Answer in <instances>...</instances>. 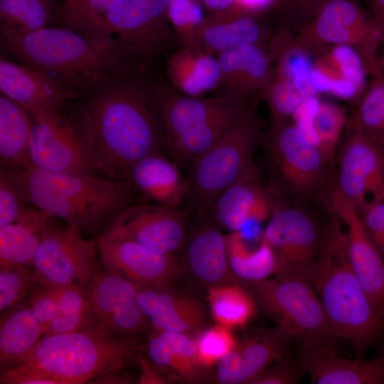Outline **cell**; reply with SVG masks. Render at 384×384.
<instances>
[{
	"instance_id": "36",
	"label": "cell",
	"mask_w": 384,
	"mask_h": 384,
	"mask_svg": "<svg viewBox=\"0 0 384 384\" xmlns=\"http://www.w3.org/2000/svg\"><path fill=\"white\" fill-rule=\"evenodd\" d=\"M50 0H0L1 35L31 33L46 27L50 21Z\"/></svg>"
},
{
	"instance_id": "38",
	"label": "cell",
	"mask_w": 384,
	"mask_h": 384,
	"mask_svg": "<svg viewBox=\"0 0 384 384\" xmlns=\"http://www.w3.org/2000/svg\"><path fill=\"white\" fill-rule=\"evenodd\" d=\"M347 122L346 111L343 107L330 102H319L312 126L316 145L331 166L334 164L336 149Z\"/></svg>"
},
{
	"instance_id": "10",
	"label": "cell",
	"mask_w": 384,
	"mask_h": 384,
	"mask_svg": "<svg viewBox=\"0 0 384 384\" xmlns=\"http://www.w3.org/2000/svg\"><path fill=\"white\" fill-rule=\"evenodd\" d=\"M383 34L381 26L358 0H326L292 37L284 53H318L329 46L346 45L361 54L369 72L379 68L378 50Z\"/></svg>"
},
{
	"instance_id": "53",
	"label": "cell",
	"mask_w": 384,
	"mask_h": 384,
	"mask_svg": "<svg viewBox=\"0 0 384 384\" xmlns=\"http://www.w3.org/2000/svg\"><path fill=\"white\" fill-rule=\"evenodd\" d=\"M329 93L346 100H351L354 103L362 95L360 90L351 82L343 79H331Z\"/></svg>"
},
{
	"instance_id": "20",
	"label": "cell",
	"mask_w": 384,
	"mask_h": 384,
	"mask_svg": "<svg viewBox=\"0 0 384 384\" xmlns=\"http://www.w3.org/2000/svg\"><path fill=\"white\" fill-rule=\"evenodd\" d=\"M276 196L263 184L257 169L223 192L205 214L230 233L259 224L270 218Z\"/></svg>"
},
{
	"instance_id": "40",
	"label": "cell",
	"mask_w": 384,
	"mask_h": 384,
	"mask_svg": "<svg viewBox=\"0 0 384 384\" xmlns=\"http://www.w3.org/2000/svg\"><path fill=\"white\" fill-rule=\"evenodd\" d=\"M39 284L31 267L12 266L1 268V314L23 302Z\"/></svg>"
},
{
	"instance_id": "54",
	"label": "cell",
	"mask_w": 384,
	"mask_h": 384,
	"mask_svg": "<svg viewBox=\"0 0 384 384\" xmlns=\"http://www.w3.org/2000/svg\"><path fill=\"white\" fill-rule=\"evenodd\" d=\"M311 82L314 89L319 92H329L331 87V78L313 67L310 72Z\"/></svg>"
},
{
	"instance_id": "3",
	"label": "cell",
	"mask_w": 384,
	"mask_h": 384,
	"mask_svg": "<svg viewBox=\"0 0 384 384\" xmlns=\"http://www.w3.org/2000/svg\"><path fill=\"white\" fill-rule=\"evenodd\" d=\"M1 47L24 65L55 75L71 90L129 74L138 62L117 41L68 28L1 35Z\"/></svg>"
},
{
	"instance_id": "7",
	"label": "cell",
	"mask_w": 384,
	"mask_h": 384,
	"mask_svg": "<svg viewBox=\"0 0 384 384\" xmlns=\"http://www.w3.org/2000/svg\"><path fill=\"white\" fill-rule=\"evenodd\" d=\"M262 144L270 175L267 188L274 196L324 204L334 185L331 166L295 122H272Z\"/></svg>"
},
{
	"instance_id": "21",
	"label": "cell",
	"mask_w": 384,
	"mask_h": 384,
	"mask_svg": "<svg viewBox=\"0 0 384 384\" xmlns=\"http://www.w3.org/2000/svg\"><path fill=\"white\" fill-rule=\"evenodd\" d=\"M1 94L20 105L29 114L58 113L76 91L50 75L1 56Z\"/></svg>"
},
{
	"instance_id": "35",
	"label": "cell",
	"mask_w": 384,
	"mask_h": 384,
	"mask_svg": "<svg viewBox=\"0 0 384 384\" xmlns=\"http://www.w3.org/2000/svg\"><path fill=\"white\" fill-rule=\"evenodd\" d=\"M208 299L213 319L230 329L244 326L255 313L253 298L239 286L213 285L209 289Z\"/></svg>"
},
{
	"instance_id": "37",
	"label": "cell",
	"mask_w": 384,
	"mask_h": 384,
	"mask_svg": "<svg viewBox=\"0 0 384 384\" xmlns=\"http://www.w3.org/2000/svg\"><path fill=\"white\" fill-rule=\"evenodd\" d=\"M329 48L317 58L314 67L329 78L351 82L363 94L368 75L363 57L349 46L336 45Z\"/></svg>"
},
{
	"instance_id": "24",
	"label": "cell",
	"mask_w": 384,
	"mask_h": 384,
	"mask_svg": "<svg viewBox=\"0 0 384 384\" xmlns=\"http://www.w3.org/2000/svg\"><path fill=\"white\" fill-rule=\"evenodd\" d=\"M302 365L313 383L384 384V353L371 360H348L334 348L304 349Z\"/></svg>"
},
{
	"instance_id": "47",
	"label": "cell",
	"mask_w": 384,
	"mask_h": 384,
	"mask_svg": "<svg viewBox=\"0 0 384 384\" xmlns=\"http://www.w3.org/2000/svg\"><path fill=\"white\" fill-rule=\"evenodd\" d=\"M169 344L179 359L191 370L198 380L203 376L206 368L201 363L195 338L186 334L156 331Z\"/></svg>"
},
{
	"instance_id": "29",
	"label": "cell",
	"mask_w": 384,
	"mask_h": 384,
	"mask_svg": "<svg viewBox=\"0 0 384 384\" xmlns=\"http://www.w3.org/2000/svg\"><path fill=\"white\" fill-rule=\"evenodd\" d=\"M53 218L29 208L14 222L0 228V269L31 267L43 232Z\"/></svg>"
},
{
	"instance_id": "41",
	"label": "cell",
	"mask_w": 384,
	"mask_h": 384,
	"mask_svg": "<svg viewBox=\"0 0 384 384\" xmlns=\"http://www.w3.org/2000/svg\"><path fill=\"white\" fill-rule=\"evenodd\" d=\"M263 94L270 111L272 122L289 119L305 101L292 81L277 70Z\"/></svg>"
},
{
	"instance_id": "11",
	"label": "cell",
	"mask_w": 384,
	"mask_h": 384,
	"mask_svg": "<svg viewBox=\"0 0 384 384\" xmlns=\"http://www.w3.org/2000/svg\"><path fill=\"white\" fill-rule=\"evenodd\" d=\"M170 0H117L85 28L86 34L112 39L139 63L178 43L168 16Z\"/></svg>"
},
{
	"instance_id": "39",
	"label": "cell",
	"mask_w": 384,
	"mask_h": 384,
	"mask_svg": "<svg viewBox=\"0 0 384 384\" xmlns=\"http://www.w3.org/2000/svg\"><path fill=\"white\" fill-rule=\"evenodd\" d=\"M169 21L180 46L203 49L198 40L197 32L203 23L201 6L194 0H170L168 7Z\"/></svg>"
},
{
	"instance_id": "48",
	"label": "cell",
	"mask_w": 384,
	"mask_h": 384,
	"mask_svg": "<svg viewBox=\"0 0 384 384\" xmlns=\"http://www.w3.org/2000/svg\"><path fill=\"white\" fill-rule=\"evenodd\" d=\"M26 302L45 334L58 310V288L39 284Z\"/></svg>"
},
{
	"instance_id": "45",
	"label": "cell",
	"mask_w": 384,
	"mask_h": 384,
	"mask_svg": "<svg viewBox=\"0 0 384 384\" xmlns=\"http://www.w3.org/2000/svg\"><path fill=\"white\" fill-rule=\"evenodd\" d=\"M277 70L286 75L294 83L295 87L306 101L316 97L317 91L313 87L310 65L306 53L299 51H287L277 60Z\"/></svg>"
},
{
	"instance_id": "33",
	"label": "cell",
	"mask_w": 384,
	"mask_h": 384,
	"mask_svg": "<svg viewBox=\"0 0 384 384\" xmlns=\"http://www.w3.org/2000/svg\"><path fill=\"white\" fill-rule=\"evenodd\" d=\"M225 239L230 268L238 278L251 282L276 274L274 255L263 238L255 250L248 249L238 232L230 233Z\"/></svg>"
},
{
	"instance_id": "31",
	"label": "cell",
	"mask_w": 384,
	"mask_h": 384,
	"mask_svg": "<svg viewBox=\"0 0 384 384\" xmlns=\"http://www.w3.org/2000/svg\"><path fill=\"white\" fill-rule=\"evenodd\" d=\"M197 36L201 47L212 54L243 44L264 46L269 38V32L255 17L238 15L203 20Z\"/></svg>"
},
{
	"instance_id": "32",
	"label": "cell",
	"mask_w": 384,
	"mask_h": 384,
	"mask_svg": "<svg viewBox=\"0 0 384 384\" xmlns=\"http://www.w3.org/2000/svg\"><path fill=\"white\" fill-rule=\"evenodd\" d=\"M28 113L4 95L0 97L1 165L11 169H32L31 124Z\"/></svg>"
},
{
	"instance_id": "12",
	"label": "cell",
	"mask_w": 384,
	"mask_h": 384,
	"mask_svg": "<svg viewBox=\"0 0 384 384\" xmlns=\"http://www.w3.org/2000/svg\"><path fill=\"white\" fill-rule=\"evenodd\" d=\"M304 205L276 198L262 234L276 259L275 274L307 275L319 254L326 223L322 225L316 213Z\"/></svg>"
},
{
	"instance_id": "6",
	"label": "cell",
	"mask_w": 384,
	"mask_h": 384,
	"mask_svg": "<svg viewBox=\"0 0 384 384\" xmlns=\"http://www.w3.org/2000/svg\"><path fill=\"white\" fill-rule=\"evenodd\" d=\"M156 102L164 145L170 159L186 169L233 130L255 103L225 93L191 97L172 87L159 90Z\"/></svg>"
},
{
	"instance_id": "19",
	"label": "cell",
	"mask_w": 384,
	"mask_h": 384,
	"mask_svg": "<svg viewBox=\"0 0 384 384\" xmlns=\"http://www.w3.org/2000/svg\"><path fill=\"white\" fill-rule=\"evenodd\" d=\"M102 267L138 286L164 287L179 272L174 255L153 251L134 242L96 238Z\"/></svg>"
},
{
	"instance_id": "52",
	"label": "cell",
	"mask_w": 384,
	"mask_h": 384,
	"mask_svg": "<svg viewBox=\"0 0 384 384\" xmlns=\"http://www.w3.org/2000/svg\"><path fill=\"white\" fill-rule=\"evenodd\" d=\"M137 362L141 368L139 383L141 384H164L169 380L154 366L151 362L139 356Z\"/></svg>"
},
{
	"instance_id": "8",
	"label": "cell",
	"mask_w": 384,
	"mask_h": 384,
	"mask_svg": "<svg viewBox=\"0 0 384 384\" xmlns=\"http://www.w3.org/2000/svg\"><path fill=\"white\" fill-rule=\"evenodd\" d=\"M263 134L255 103L233 130L188 168L186 210L205 213L223 192L257 169L255 154Z\"/></svg>"
},
{
	"instance_id": "9",
	"label": "cell",
	"mask_w": 384,
	"mask_h": 384,
	"mask_svg": "<svg viewBox=\"0 0 384 384\" xmlns=\"http://www.w3.org/2000/svg\"><path fill=\"white\" fill-rule=\"evenodd\" d=\"M247 283L277 328L290 339L304 349L334 348L337 338L306 274H279Z\"/></svg>"
},
{
	"instance_id": "58",
	"label": "cell",
	"mask_w": 384,
	"mask_h": 384,
	"mask_svg": "<svg viewBox=\"0 0 384 384\" xmlns=\"http://www.w3.org/2000/svg\"><path fill=\"white\" fill-rule=\"evenodd\" d=\"M209 8L216 10H223L229 8L235 0H202Z\"/></svg>"
},
{
	"instance_id": "15",
	"label": "cell",
	"mask_w": 384,
	"mask_h": 384,
	"mask_svg": "<svg viewBox=\"0 0 384 384\" xmlns=\"http://www.w3.org/2000/svg\"><path fill=\"white\" fill-rule=\"evenodd\" d=\"M188 215L181 208L135 203L119 213L97 237L129 240L174 255L184 243Z\"/></svg>"
},
{
	"instance_id": "4",
	"label": "cell",
	"mask_w": 384,
	"mask_h": 384,
	"mask_svg": "<svg viewBox=\"0 0 384 384\" xmlns=\"http://www.w3.org/2000/svg\"><path fill=\"white\" fill-rule=\"evenodd\" d=\"M6 168L31 204L82 233L97 237L119 213L136 203V191L129 183L101 175Z\"/></svg>"
},
{
	"instance_id": "42",
	"label": "cell",
	"mask_w": 384,
	"mask_h": 384,
	"mask_svg": "<svg viewBox=\"0 0 384 384\" xmlns=\"http://www.w3.org/2000/svg\"><path fill=\"white\" fill-rule=\"evenodd\" d=\"M195 341L200 360L207 368L218 363L238 343L230 329L219 324L201 331Z\"/></svg>"
},
{
	"instance_id": "55",
	"label": "cell",
	"mask_w": 384,
	"mask_h": 384,
	"mask_svg": "<svg viewBox=\"0 0 384 384\" xmlns=\"http://www.w3.org/2000/svg\"><path fill=\"white\" fill-rule=\"evenodd\" d=\"M130 380L121 371H112L97 377L91 383H129Z\"/></svg>"
},
{
	"instance_id": "14",
	"label": "cell",
	"mask_w": 384,
	"mask_h": 384,
	"mask_svg": "<svg viewBox=\"0 0 384 384\" xmlns=\"http://www.w3.org/2000/svg\"><path fill=\"white\" fill-rule=\"evenodd\" d=\"M334 187L362 214L384 200V149L347 122L338 144Z\"/></svg>"
},
{
	"instance_id": "23",
	"label": "cell",
	"mask_w": 384,
	"mask_h": 384,
	"mask_svg": "<svg viewBox=\"0 0 384 384\" xmlns=\"http://www.w3.org/2000/svg\"><path fill=\"white\" fill-rule=\"evenodd\" d=\"M289 340L276 328L238 343L218 363L217 380L223 384H250L270 364L285 357Z\"/></svg>"
},
{
	"instance_id": "25",
	"label": "cell",
	"mask_w": 384,
	"mask_h": 384,
	"mask_svg": "<svg viewBox=\"0 0 384 384\" xmlns=\"http://www.w3.org/2000/svg\"><path fill=\"white\" fill-rule=\"evenodd\" d=\"M130 186L156 203L180 208L186 203L188 183L181 169L161 153L149 155L132 167Z\"/></svg>"
},
{
	"instance_id": "50",
	"label": "cell",
	"mask_w": 384,
	"mask_h": 384,
	"mask_svg": "<svg viewBox=\"0 0 384 384\" xmlns=\"http://www.w3.org/2000/svg\"><path fill=\"white\" fill-rule=\"evenodd\" d=\"M302 370V363L298 365L282 358L277 365L262 371L250 384H296L299 382Z\"/></svg>"
},
{
	"instance_id": "44",
	"label": "cell",
	"mask_w": 384,
	"mask_h": 384,
	"mask_svg": "<svg viewBox=\"0 0 384 384\" xmlns=\"http://www.w3.org/2000/svg\"><path fill=\"white\" fill-rule=\"evenodd\" d=\"M30 204L23 191L9 173L1 166L0 170V228L16 221Z\"/></svg>"
},
{
	"instance_id": "16",
	"label": "cell",
	"mask_w": 384,
	"mask_h": 384,
	"mask_svg": "<svg viewBox=\"0 0 384 384\" xmlns=\"http://www.w3.org/2000/svg\"><path fill=\"white\" fill-rule=\"evenodd\" d=\"M32 117L33 168L51 172L95 174L80 133L60 112H41Z\"/></svg>"
},
{
	"instance_id": "18",
	"label": "cell",
	"mask_w": 384,
	"mask_h": 384,
	"mask_svg": "<svg viewBox=\"0 0 384 384\" xmlns=\"http://www.w3.org/2000/svg\"><path fill=\"white\" fill-rule=\"evenodd\" d=\"M138 287L101 268L84 288L96 326L124 336L149 328L150 323L137 303Z\"/></svg>"
},
{
	"instance_id": "34",
	"label": "cell",
	"mask_w": 384,
	"mask_h": 384,
	"mask_svg": "<svg viewBox=\"0 0 384 384\" xmlns=\"http://www.w3.org/2000/svg\"><path fill=\"white\" fill-rule=\"evenodd\" d=\"M369 75L371 80L355 102L348 123L384 146V73L379 68Z\"/></svg>"
},
{
	"instance_id": "5",
	"label": "cell",
	"mask_w": 384,
	"mask_h": 384,
	"mask_svg": "<svg viewBox=\"0 0 384 384\" xmlns=\"http://www.w3.org/2000/svg\"><path fill=\"white\" fill-rule=\"evenodd\" d=\"M328 213L321 247L307 275L336 338L348 339L357 358H361L380 336L384 320L375 311L352 267L341 223Z\"/></svg>"
},
{
	"instance_id": "26",
	"label": "cell",
	"mask_w": 384,
	"mask_h": 384,
	"mask_svg": "<svg viewBox=\"0 0 384 384\" xmlns=\"http://www.w3.org/2000/svg\"><path fill=\"white\" fill-rule=\"evenodd\" d=\"M163 287H138L137 303L155 331L190 334L205 319L201 304L190 297L174 296Z\"/></svg>"
},
{
	"instance_id": "43",
	"label": "cell",
	"mask_w": 384,
	"mask_h": 384,
	"mask_svg": "<svg viewBox=\"0 0 384 384\" xmlns=\"http://www.w3.org/2000/svg\"><path fill=\"white\" fill-rule=\"evenodd\" d=\"M147 351L154 366L163 374L171 373L184 381H197L191 370L179 359L168 342L154 331L148 338Z\"/></svg>"
},
{
	"instance_id": "56",
	"label": "cell",
	"mask_w": 384,
	"mask_h": 384,
	"mask_svg": "<svg viewBox=\"0 0 384 384\" xmlns=\"http://www.w3.org/2000/svg\"><path fill=\"white\" fill-rule=\"evenodd\" d=\"M370 8L373 17L384 29V0H366Z\"/></svg>"
},
{
	"instance_id": "2",
	"label": "cell",
	"mask_w": 384,
	"mask_h": 384,
	"mask_svg": "<svg viewBox=\"0 0 384 384\" xmlns=\"http://www.w3.org/2000/svg\"><path fill=\"white\" fill-rule=\"evenodd\" d=\"M141 346L133 336L100 326L43 336L17 364L1 370V384L91 383L137 361Z\"/></svg>"
},
{
	"instance_id": "46",
	"label": "cell",
	"mask_w": 384,
	"mask_h": 384,
	"mask_svg": "<svg viewBox=\"0 0 384 384\" xmlns=\"http://www.w3.org/2000/svg\"><path fill=\"white\" fill-rule=\"evenodd\" d=\"M117 0H80L65 9H57L58 20L65 28L83 31L97 16L107 11Z\"/></svg>"
},
{
	"instance_id": "59",
	"label": "cell",
	"mask_w": 384,
	"mask_h": 384,
	"mask_svg": "<svg viewBox=\"0 0 384 384\" xmlns=\"http://www.w3.org/2000/svg\"><path fill=\"white\" fill-rule=\"evenodd\" d=\"M384 31V29H383ZM381 51L380 55H378V64L380 69L382 70V72L384 73V34H383V38L381 43Z\"/></svg>"
},
{
	"instance_id": "60",
	"label": "cell",
	"mask_w": 384,
	"mask_h": 384,
	"mask_svg": "<svg viewBox=\"0 0 384 384\" xmlns=\"http://www.w3.org/2000/svg\"><path fill=\"white\" fill-rule=\"evenodd\" d=\"M80 1V0H65L58 9H65L69 8Z\"/></svg>"
},
{
	"instance_id": "22",
	"label": "cell",
	"mask_w": 384,
	"mask_h": 384,
	"mask_svg": "<svg viewBox=\"0 0 384 384\" xmlns=\"http://www.w3.org/2000/svg\"><path fill=\"white\" fill-rule=\"evenodd\" d=\"M266 48L243 44L218 53L220 85L223 93L247 100L255 94L263 93L274 75L272 63L277 60L269 45L267 50Z\"/></svg>"
},
{
	"instance_id": "57",
	"label": "cell",
	"mask_w": 384,
	"mask_h": 384,
	"mask_svg": "<svg viewBox=\"0 0 384 384\" xmlns=\"http://www.w3.org/2000/svg\"><path fill=\"white\" fill-rule=\"evenodd\" d=\"M274 0H238L241 5L249 10L260 11L273 4Z\"/></svg>"
},
{
	"instance_id": "49",
	"label": "cell",
	"mask_w": 384,
	"mask_h": 384,
	"mask_svg": "<svg viewBox=\"0 0 384 384\" xmlns=\"http://www.w3.org/2000/svg\"><path fill=\"white\" fill-rule=\"evenodd\" d=\"M326 0H274L279 1L284 14L282 29L299 28L312 19Z\"/></svg>"
},
{
	"instance_id": "28",
	"label": "cell",
	"mask_w": 384,
	"mask_h": 384,
	"mask_svg": "<svg viewBox=\"0 0 384 384\" xmlns=\"http://www.w3.org/2000/svg\"><path fill=\"white\" fill-rule=\"evenodd\" d=\"M215 225L206 215V223L192 235L186 250L191 272L201 281L213 285L223 284L230 270L225 236Z\"/></svg>"
},
{
	"instance_id": "30",
	"label": "cell",
	"mask_w": 384,
	"mask_h": 384,
	"mask_svg": "<svg viewBox=\"0 0 384 384\" xmlns=\"http://www.w3.org/2000/svg\"><path fill=\"white\" fill-rule=\"evenodd\" d=\"M0 369L21 361L44 336L26 300L1 314Z\"/></svg>"
},
{
	"instance_id": "13",
	"label": "cell",
	"mask_w": 384,
	"mask_h": 384,
	"mask_svg": "<svg viewBox=\"0 0 384 384\" xmlns=\"http://www.w3.org/2000/svg\"><path fill=\"white\" fill-rule=\"evenodd\" d=\"M77 228H46L33 257L32 268L40 284L83 289L101 269L95 240H87Z\"/></svg>"
},
{
	"instance_id": "17",
	"label": "cell",
	"mask_w": 384,
	"mask_h": 384,
	"mask_svg": "<svg viewBox=\"0 0 384 384\" xmlns=\"http://www.w3.org/2000/svg\"><path fill=\"white\" fill-rule=\"evenodd\" d=\"M346 228L344 230L352 267L378 315L384 320V259L368 236L353 203L333 186L324 203Z\"/></svg>"
},
{
	"instance_id": "27",
	"label": "cell",
	"mask_w": 384,
	"mask_h": 384,
	"mask_svg": "<svg viewBox=\"0 0 384 384\" xmlns=\"http://www.w3.org/2000/svg\"><path fill=\"white\" fill-rule=\"evenodd\" d=\"M166 73L174 89L191 97H203L220 82L217 58L204 49L178 46L166 56Z\"/></svg>"
},
{
	"instance_id": "1",
	"label": "cell",
	"mask_w": 384,
	"mask_h": 384,
	"mask_svg": "<svg viewBox=\"0 0 384 384\" xmlns=\"http://www.w3.org/2000/svg\"><path fill=\"white\" fill-rule=\"evenodd\" d=\"M156 99L144 85L127 82L104 91L82 111L80 133L95 174L129 183L135 163L161 153Z\"/></svg>"
},
{
	"instance_id": "51",
	"label": "cell",
	"mask_w": 384,
	"mask_h": 384,
	"mask_svg": "<svg viewBox=\"0 0 384 384\" xmlns=\"http://www.w3.org/2000/svg\"><path fill=\"white\" fill-rule=\"evenodd\" d=\"M359 215L368 236L384 259V200Z\"/></svg>"
}]
</instances>
